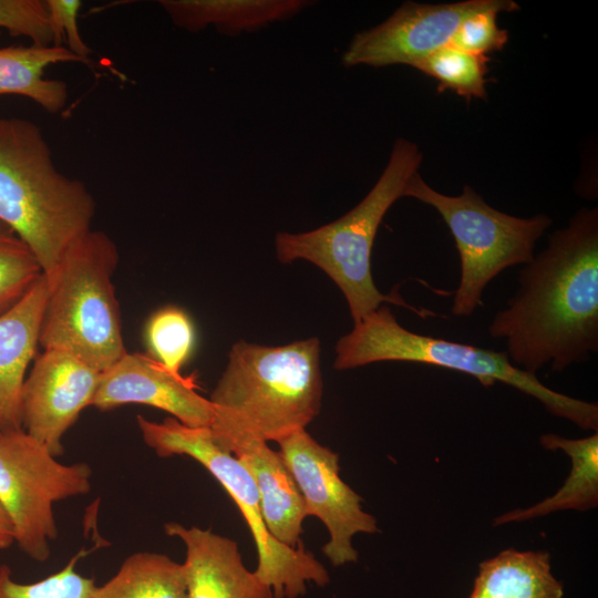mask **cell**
Instances as JSON below:
<instances>
[{"label":"cell","instance_id":"cell-18","mask_svg":"<svg viewBox=\"0 0 598 598\" xmlns=\"http://www.w3.org/2000/svg\"><path fill=\"white\" fill-rule=\"evenodd\" d=\"M56 63L92 64V61L63 45L0 48V95L24 96L49 113H59L69 97L68 85L44 76L45 69Z\"/></svg>","mask_w":598,"mask_h":598},{"label":"cell","instance_id":"cell-2","mask_svg":"<svg viewBox=\"0 0 598 598\" xmlns=\"http://www.w3.org/2000/svg\"><path fill=\"white\" fill-rule=\"evenodd\" d=\"M321 398L318 338L278 347L238 341L209 399V429L228 452L244 441L278 442L306 430Z\"/></svg>","mask_w":598,"mask_h":598},{"label":"cell","instance_id":"cell-24","mask_svg":"<svg viewBox=\"0 0 598 598\" xmlns=\"http://www.w3.org/2000/svg\"><path fill=\"white\" fill-rule=\"evenodd\" d=\"M42 275L33 252L0 221V316L16 306Z\"/></svg>","mask_w":598,"mask_h":598},{"label":"cell","instance_id":"cell-20","mask_svg":"<svg viewBox=\"0 0 598 598\" xmlns=\"http://www.w3.org/2000/svg\"><path fill=\"white\" fill-rule=\"evenodd\" d=\"M540 444L551 451L561 450L571 458V468L563 486L551 496L530 507L498 516L494 524L523 522L557 511L595 508L598 504V434L582 439H565L555 434L540 436Z\"/></svg>","mask_w":598,"mask_h":598},{"label":"cell","instance_id":"cell-13","mask_svg":"<svg viewBox=\"0 0 598 598\" xmlns=\"http://www.w3.org/2000/svg\"><path fill=\"white\" fill-rule=\"evenodd\" d=\"M193 375L183 377L144 353L128 351L101 373L92 405L107 411L124 404L161 409L193 427H210L214 410L197 392Z\"/></svg>","mask_w":598,"mask_h":598},{"label":"cell","instance_id":"cell-16","mask_svg":"<svg viewBox=\"0 0 598 598\" xmlns=\"http://www.w3.org/2000/svg\"><path fill=\"white\" fill-rule=\"evenodd\" d=\"M230 453L246 467L257 487L261 513L269 533L280 543L297 548L306 511L301 493L279 452L264 441H244Z\"/></svg>","mask_w":598,"mask_h":598},{"label":"cell","instance_id":"cell-25","mask_svg":"<svg viewBox=\"0 0 598 598\" xmlns=\"http://www.w3.org/2000/svg\"><path fill=\"white\" fill-rule=\"evenodd\" d=\"M83 555V550L79 551L59 571L29 584L16 581L11 568L6 564L0 565V598H91L94 578L76 570Z\"/></svg>","mask_w":598,"mask_h":598},{"label":"cell","instance_id":"cell-21","mask_svg":"<svg viewBox=\"0 0 598 598\" xmlns=\"http://www.w3.org/2000/svg\"><path fill=\"white\" fill-rule=\"evenodd\" d=\"M91 598H186L185 569L166 555L135 553Z\"/></svg>","mask_w":598,"mask_h":598},{"label":"cell","instance_id":"cell-12","mask_svg":"<svg viewBox=\"0 0 598 598\" xmlns=\"http://www.w3.org/2000/svg\"><path fill=\"white\" fill-rule=\"evenodd\" d=\"M101 373L70 352L43 350L22 386V429L51 454L62 455V437L92 405Z\"/></svg>","mask_w":598,"mask_h":598},{"label":"cell","instance_id":"cell-17","mask_svg":"<svg viewBox=\"0 0 598 598\" xmlns=\"http://www.w3.org/2000/svg\"><path fill=\"white\" fill-rule=\"evenodd\" d=\"M177 28L198 32L213 25L226 35L257 31L288 20L313 1L308 0H159Z\"/></svg>","mask_w":598,"mask_h":598},{"label":"cell","instance_id":"cell-4","mask_svg":"<svg viewBox=\"0 0 598 598\" xmlns=\"http://www.w3.org/2000/svg\"><path fill=\"white\" fill-rule=\"evenodd\" d=\"M422 153L415 143L398 138L381 176L367 196L346 215L316 229L278 233L276 254L281 264L308 260L323 270L342 291L354 323L383 303L406 308L417 316H433L414 308L398 292L382 293L374 285L371 254L379 226L390 207L404 197L410 178L419 172Z\"/></svg>","mask_w":598,"mask_h":598},{"label":"cell","instance_id":"cell-10","mask_svg":"<svg viewBox=\"0 0 598 598\" xmlns=\"http://www.w3.org/2000/svg\"><path fill=\"white\" fill-rule=\"evenodd\" d=\"M279 454L301 493L307 516L318 517L328 528L322 553L333 566L358 560L352 537L379 532L377 519L361 507L362 497L339 476V456L320 445L306 430L277 442Z\"/></svg>","mask_w":598,"mask_h":598},{"label":"cell","instance_id":"cell-3","mask_svg":"<svg viewBox=\"0 0 598 598\" xmlns=\"http://www.w3.org/2000/svg\"><path fill=\"white\" fill-rule=\"evenodd\" d=\"M96 212L86 185L61 173L42 130L0 116V221L33 252L44 275L92 229Z\"/></svg>","mask_w":598,"mask_h":598},{"label":"cell","instance_id":"cell-29","mask_svg":"<svg viewBox=\"0 0 598 598\" xmlns=\"http://www.w3.org/2000/svg\"><path fill=\"white\" fill-rule=\"evenodd\" d=\"M14 543L12 523L0 503V550L9 548Z\"/></svg>","mask_w":598,"mask_h":598},{"label":"cell","instance_id":"cell-28","mask_svg":"<svg viewBox=\"0 0 598 598\" xmlns=\"http://www.w3.org/2000/svg\"><path fill=\"white\" fill-rule=\"evenodd\" d=\"M53 45L61 47L62 40L66 49L75 55L90 60L91 48L81 37L78 17L82 6L80 0H47Z\"/></svg>","mask_w":598,"mask_h":598},{"label":"cell","instance_id":"cell-22","mask_svg":"<svg viewBox=\"0 0 598 598\" xmlns=\"http://www.w3.org/2000/svg\"><path fill=\"white\" fill-rule=\"evenodd\" d=\"M488 56L470 53L453 45L432 53L414 68L439 82V91L452 90L470 101L486 99Z\"/></svg>","mask_w":598,"mask_h":598},{"label":"cell","instance_id":"cell-5","mask_svg":"<svg viewBox=\"0 0 598 598\" xmlns=\"http://www.w3.org/2000/svg\"><path fill=\"white\" fill-rule=\"evenodd\" d=\"M120 261L114 240L91 229L64 252L52 274L39 346L70 352L100 372L127 351L113 275Z\"/></svg>","mask_w":598,"mask_h":598},{"label":"cell","instance_id":"cell-6","mask_svg":"<svg viewBox=\"0 0 598 598\" xmlns=\"http://www.w3.org/2000/svg\"><path fill=\"white\" fill-rule=\"evenodd\" d=\"M382 361L430 364L468 374L484 386L508 384L538 400L551 414L571 421L584 430L598 429L596 403L556 392L535 373L514 365L506 351H495L412 332L403 328L391 309L382 305L336 344L334 368L347 370Z\"/></svg>","mask_w":598,"mask_h":598},{"label":"cell","instance_id":"cell-23","mask_svg":"<svg viewBox=\"0 0 598 598\" xmlns=\"http://www.w3.org/2000/svg\"><path fill=\"white\" fill-rule=\"evenodd\" d=\"M146 341L153 358L179 374L195 346V328L189 316L176 306H167L148 319Z\"/></svg>","mask_w":598,"mask_h":598},{"label":"cell","instance_id":"cell-15","mask_svg":"<svg viewBox=\"0 0 598 598\" xmlns=\"http://www.w3.org/2000/svg\"><path fill=\"white\" fill-rule=\"evenodd\" d=\"M48 292L43 274L16 306L0 316V431L22 429L21 392L39 346Z\"/></svg>","mask_w":598,"mask_h":598},{"label":"cell","instance_id":"cell-7","mask_svg":"<svg viewBox=\"0 0 598 598\" xmlns=\"http://www.w3.org/2000/svg\"><path fill=\"white\" fill-rule=\"evenodd\" d=\"M137 424L147 446L162 457L187 455L199 462L228 492L239 507L252 534L258 553L255 575L274 594V598H297L307 584L326 586L329 574L303 545L291 548L268 530L255 482L246 467L215 441L209 427H193L175 417L153 422L142 415Z\"/></svg>","mask_w":598,"mask_h":598},{"label":"cell","instance_id":"cell-8","mask_svg":"<svg viewBox=\"0 0 598 598\" xmlns=\"http://www.w3.org/2000/svg\"><path fill=\"white\" fill-rule=\"evenodd\" d=\"M405 196L432 206L455 240L461 265L455 317H468L481 307L485 287L504 269L530 262L536 241L551 225L546 215L522 218L499 212L467 185L458 196L441 194L419 172L408 182Z\"/></svg>","mask_w":598,"mask_h":598},{"label":"cell","instance_id":"cell-9","mask_svg":"<svg viewBox=\"0 0 598 598\" xmlns=\"http://www.w3.org/2000/svg\"><path fill=\"white\" fill-rule=\"evenodd\" d=\"M23 429L0 431V503L19 548L35 561L50 558L58 536L53 503L91 489L86 463L62 464Z\"/></svg>","mask_w":598,"mask_h":598},{"label":"cell","instance_id":"cell-26","mask_svg":"<svg viewBox=\"0 0 598 598\" xmlns=\"http://www.w3.org/2000/svg\"><path fill=\"white\" fill-rule=\"evenodd\" d=\"M3 30L34 45H53L47 0H0V35Z\"/></svg>","mask_w":598,"mask_h":598},{"label":"cell","instance_id":"cell-11","mask_svg":"<svg viewBox=\"0 0 598 598\" xmlns=\"http://www.w3.org/2000/svg\"><path fill=\"white\" fill-rule=\"evenodd\" d=\"M519 10L513 0H465L454 3L424 4L406 1L382 23L354 34L341 56L346 68H382L419 62L451 45L461 23L480 11Z\"/></svg>","mask_w":598,"mask_h":598},{"label":"cell","instance_id":"cell-19","mask_svg":"<svg viewBox=\"0 0 598 598\" xmlns=\"http://www.w3.org/2000/svg\"><path fill=\"white\" fill-rule=\"evenodd\" d=\"M564 588L551 574L545 550L501 551L482 561L468 598H563Z\"/></svg>","mask_w":598,"mask_h":598},{"label":"cell","instance_id":"cell-1","mask_svg":"<svg viewBox=\"0 0 598 598\" xmlns=\"http://www.w3.org/2000/svg\"><path fill=\"white\" fill-rule=\"evenodd\" d=\"M519 288L488 326L517 368L536 373L598 351V210L582 208L520 270Z\"/></svg>","mask_w":598,"mask_h":598},{"label":"cell","instance_id":"cell-14","mask_svg":"<svg viewBox=\"0 0 598 598\" xmlns=\"http://www.w3.org/2000/svg\"><path fill=\"white\" fill-rule=\"evenodd\" d=\"M164 528L186 547V598H274L271 588L244 566L235 540L175 522Z\"/></svg>","mask_w":598,"mask_h":598},{"label":"cell","instance_id":"cell-27","mask_svg":"<svg viewBox=\"0 0 598 598\" xmlns=\"http://www.w3.org/2000/svg\"><path fill=\"white\" fill-rule=\"evenodd\" d=\"M503 11L489 9L467 17L456 30L451 45L480 55L501 51L508 42V31L497 24Z\"/></svg>","mask_w":598,"mask_h":598}]
</instances>
